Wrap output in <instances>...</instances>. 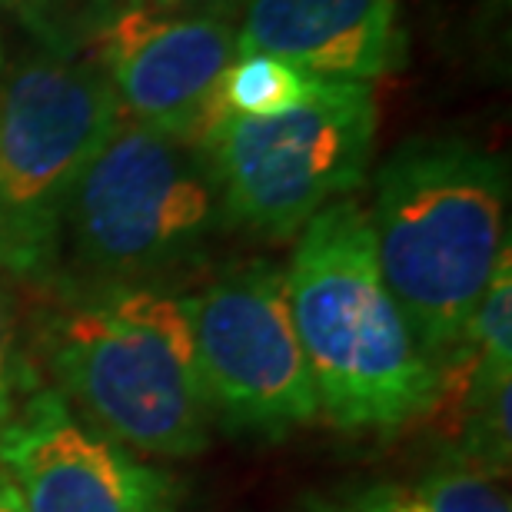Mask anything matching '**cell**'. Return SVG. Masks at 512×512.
<instances>
[{
	"label": "cell",
	"mask_w": 512,
	"mask_h": 512,
	"mask_svg": "<svg viewBox=\"0 0 512 512\" xmlns=\"http://www.w3.org/2000/svg\"><path fill=\"white\" fill-rule=\"evenodd\" d=\"M120 104L94 57L44 54L0 87V266L47 276L74 187L120 127Z\"/></svg>",
	"instance_id": "cell-4"
},
{
	"label": "cell",
	"mask_w": 512,
	"mask_h": 512,
	"mask_svg": "<svg viewBox=\"0 0 512 512\" xmlns=\"http://www.w3.org/2000/svg\"><path fill=\"white\" fill-rule=\"evenodd\" d=\"M57 393L114 443L147 456L207 449L210 403L193 353L187 296L107 283L44 326Z\"/></svg>",
	"instance_id": "cell-3"
},
{
	"label": "cell",
	"mask_w": 512,
	"mask_h": 512,
	"mask_svg": "<svg viewBox=\"0 0 512 512\" xmlns=\"http://www.w3.org/2000/svg\"><path fill=\"white\" fill-rule=\"evenodd\" d=\"M376 266L429 363L453 350L509 250V167L456 137H416L376 173Z\"/></svg>",
	"instance_id": "cell-1"
},
{
	"label": "cell",
	"mask_w": 512,
	"mask_h": 512,
	"mask_svg": "<svg viewBox=\"0 0 512 512\" xmlns=\"http://www.w3.org/2000/svg\"><path fill=\"white\" fill-rule=\"evenodd\" d=\"M220 223V190L197 143L120 120L74 187L60 240L97 286H140L193 260Z\"/></svg>",
	"instance_id": "cell-6"
},
{
	"label": "cell",
	"mask_w": 512,
	"mask_h": 512,
	"mask_svg": "<svg viewBox=\"0 0 512 512\" xmlns=\"http://www.w3.org/2000/svg\"><path fill=\"white\" fill-rule=\"evenodd\" d=\"M34 373L27 366V356L17 346V316L7 290L0 286V433L17 413V406L34 393Z\"/></svg>",
	"instance_id": "cell-14"
},
{
	"label": "cell",
	"mask_w": 512,
	"mask_h": 512,
	"mask_svg": "<svg viewBox=\"0 0 512 512\" xmlns=\"http://www.w3.org/2000/svg\"><path fill=\"white\" fill-rule=\"evenodd\" d=\"M153 10H163V14H183V10H237L240 0H143Z\"/></svg>",
	"instance_id": "cell-15"
},
{
	"label": "cell",
	"mask_w": 512,
	"mask_h": 512,
	"mask_svg": "<svg viewBox=\"0 0 512 512\" xmlns=\"http://www.w3.org/2000/svg\"><path fill=\"white\" fill-rule=\"evenodd\" d=\"M140 0H0V7L44 47V54L80 57Z\"/></svg>",
	"instance_id": "cell-12"
},
{
	"label": "cell",
	"mask_w": 512,
	"mask_h": 512,
	"mask_svg": "<svg viewBox=\"0 0 512 512\" xmlns=\"http://www.w3.org/2000/svg\"><path fill=\"white\" fill-rule=\"evenodd\" d=\"M350 512H509L506 489L483 469L443 466L416 483H380L363 489Z\"/></svg>",
	"instance_id": "cell-11"
},
{
	"label": "cell",
	"mask_w": 512,
	"mask_h": 512,
	"mask_svg": "<svg viewBox=\"0 0 512 512\" xmlns=\"http://www.w3.org/2000/svg\"><path fill=\"white\" fill-rule=\"evenodd\" d=\"M283 276L320 413L333 426L399 429L429 413L436 366L386 290L360 203L333 200L316 213Z\"/></svg>",
	"instance_id": "cell-2"
},
{
	"label": "cell",
	"mask_w": 512,
	"mask_h": 512,
	"mask_svg": "<svg viewBox=\"0 0 512 512\" xmlns=\"http://www.w3.org/2000/svg\"><path fill=\"white\" fill-rule=\"evenodd\" d=\"M0 512H27L24 499H20L14 479L7 476V469L0 466Z\"/></svg>",
	"instance_id": "cell-16"
},
{
	"label": "cell",
	"mask_w": 512,
	"mask_h": 512,
	"mask_svg": "<svg viewBox=\"0 0 512 512\" xmlns=\"http://www.w3.org/2000/svg\"><path fill=\"white\" fill-rule=\"evenodd\" d=\"M313 74L270 54H237L217 90V117H276L313 90Z\"/></svg>",
	"instance_id": "cell-13"
},
{
	"label": "cell",
	"mask_w": 512,
	"mask_h": 512,
	"mask_svg": "<svg viewBox=\"0 0 512 512\" xmlns=\"http://www.w3.org/2000/svg\"><path fill=\"white\" fill-rule=\"evenodd\" d=\"M303 512H350L346 506H336V503H326V499H310V503H306V509Z\"/></svg>",
	"instance_id": "cell-17"
},
{
	"label": "cell",
	"mask_w": 512,
	"mask_h": 512,
	"mask_svg": "<svg viewBox=\"0 0 512 512\" xmlns=\"http://www.w3.org/2000/svg\"><path fill=\"white\" fill-rule=\"evenodd\" d=\"M0 466L27 512H177L173 483L34 389L0 433Z\"/></svg>",
	"instance_id": "cell-9"
},
{
	"label": "cell",
	"mask_w": 512,
	"mask_h": 512,
	"mask_svg": "<svg viewBox=\"0 0 512 512\" xmlns=\"http://www.w3.org/2000/svg\"><path fill=\"white\" fill-rule=\"evenodd\" d=\"M187 313L210 413L230 433L280 439L320 416L280 266H230L187 296Z\"/></svg>",
	"instance_id": "cell-7"
},
{
	"label": "cell",
	"mask_w": 512,
	"mask_h": 512,
	"mask_svg": "<svg viewBox=\"0 0 512 512\" xmlns=\"http://www.w3.org/2000/svg\"><path fill=\"white\" fill-rule=\"evenodd\" d=\"M373 140V87L316 77L310 94L276 117H217L197 147L217 180L223 220L283 240L360 187Z\"/></svg>",
	"instance_id": "cell-5"
},
{
	"label": "cell",
	"mask_w": 512,
	"mask_h": 512,
	"mask_svg": "<svg viewBox=\"0 0 512 512\" xmlns=\"http://www.w3.org/2000/svg\"><path fill=\"white\" fill-rule=\"evenodd\" d=\"M94 47L130 124L200 143L217 120V90L237 57V34L227 10L163 14L140 0Z\"/></svg>",
	"instance_id": "cell-8"
},
{
	"label": "cell",
	"mask_w": 512,
	"mask_h": 512,
	"mask_svg": "<svg viewBox=\"0 0 512 512\" xmlns=\"http://www.w3.org/2000/svg\"><path fill=\"white\" fill-rule=\"evenodd\" d=\"M233 27L237 54H270L313 77L370 84L406 57L396 0H240Z\"/></svg>",
	"instance_id": "cell-10"
}]
</instances>
